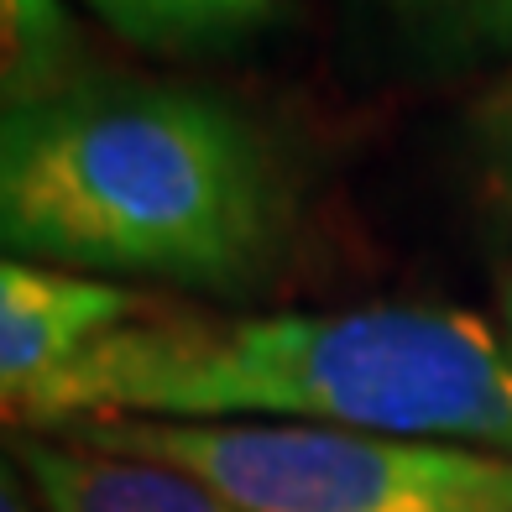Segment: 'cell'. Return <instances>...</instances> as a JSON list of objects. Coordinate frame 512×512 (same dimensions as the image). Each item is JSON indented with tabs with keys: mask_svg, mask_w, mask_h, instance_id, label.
Masks as SVG:
<instances>
[{
	"mask_svg": "<svg viewBox=\"0 0 512 512\" xmlns=\"http://www.w3.org/2000/svg\"><path fill=\"white\" fill-rule=\"evenodd\" d=\"M309 157L209 84L95 74L0 115V256L256 298L298 267Z\"/></svg>",
	"mask_w": 512,
	"mask_h": 512,
	"instance_id": "cell-1",
	"label": "cell"
},
{
	"mask_svg": "<svg viewBox=\"0 0 512 512\" xmlns=\"http://www.w3.org/2000/svg\"><path fill=\"white\" fill-rule=\"evenodd\" d=\"M74 418L309 424L512 455V345L445 304L335 314H147L89 345L11 429Z\"/></svg>",
	"mask_w": 512,
	"mask_h": 512,
	"instance_id": "cell-2",
	"label": "cell"
},
{
	"mask_svg": "<svg viewBox=\"0 0 512 512\" xmlns=\"http://www.w3.org/2000/svg\"><path fill=\"white\" fill-rule=\"evenodd\" d=\"M48 434L178 465L246 512H512V455L445 439L173 418H74Z\"/></svg>",
	"mask_w": 512,
	"mask_h": 512,
	"instance_id": "cell-3",
	"label": "cell"
},
{
	"mask_svg": "<svg viewBox=\"0 0 512 512\" xmlns=\"http://www.w3.org/2000/svg\"><path fill=\"white\" fill-rule=\"evenodd\" d=\"M147 314H157V304L126 283H95L0 256V424H16V408L89 345Z\"/></svg>",
	"mask_w": 512,
	"mask_h": 512,
	"instance_id": "cell-4",
	"label": "cell"
},
{
	"mask_svg": "<svg viewBox=\"0 0 512 512\" xmlns=\"http://www.w3.org/2000/svg\"><path fill=\"white\" fill-rule=\"evenodd\" d=\"M42 512H246L209 481L142 455H110L48 429H16L6 439Z\"/></svg>",
	"mask_w": 512,
	"mask_h": 512,
	"instance_id": "cell-5",
	"label": "cell"
},
{
	"mask_svg": "<svg viewBox=\"0 0 512 512\" xmlns=\"http://www.w3.org/2000/svg\"><path fill=\"white\" fill-rule=\"evenodd\" d=\"M408 68L434 79L512 58V0H366Z\"/></svg>",
	"mask_w": 512,
	"mask_h": 512,
	"instance_id": "cell-6",
	"label": "cell"
},
{
	"mask_svg": "<svg viewBox=\"0 0 512 512\" xmlns=\"http://www.w3.org/2000/svg\"><path fill=\"white\" fill-rule=\"evenodd\" d=\"M105 27L147 53L215 58L277 21V0H84Z\"/></svg>",
	"mask_w": 512,
	"mask_h": 512,
	"instance_id": "cell-7",
	"label": "cell"
},
{
	"mask_svg": "<svg viewBox=\"0 0 512 512\" xmlns=\"http://www.w3.org/2000/svg\"><path fill=\"white\" fill-rule=\"evenodd\" d=\"M84 74L63 0H0V115Z\"/></svg>",
	"mask_w": 512,
	"mask_h": 512,
	"instance_id": "cell-8",
	"label": "cell"
},
{
	"mask_svg": "<svg viewBox=\"0 0 512 512\" xmlns=\"http://www.w3.org/2000/svg\"><path fill=\"white\" fill-rule=\"evenodd\" d=\"M465 142H471V162L486 199L512 220V68L465 115Z\"/></svg>",
	"mask_w": 512,
	"mask_h": 512,
	"instance_id": "cell-9",
	"label": "cell"
},
{
	"mask_svg": "<svg viewBox=\"0 0 512 512\" xmlns=\"http://www.w3.org/2000/svg\"><path fill=\"white\" fill-rule=\"evenodd\" d=\"M0 512H42L32 481L21 476V465H16V455L6 445H0Z\"/></svg>",
	"mask_w": 512,
	"mask_h": 512,
	"instance_id": "cell-10",
	"label": "cell"
},
{
	"mask_svg": "<svg viewBox=\"0 0 512 512\" xmlns=\"http://www.w3.org/2000/svg\"><path fill=\"white\" fill-rule=\"evenodd\" d=\"M502 324H507L502 335H507V345H512V277H507V304H502Z\"/></svg>",
	"mask_w": 512,
	"mask_h": 512,
	"instance_id": "cell-11",
	"label": "cell"
}]
</instances>
